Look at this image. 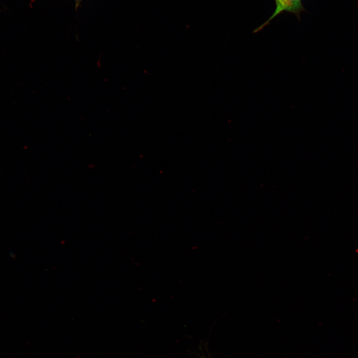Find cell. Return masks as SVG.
<instances>
[{"instance_id":"1","label":"cell","mask_w":358,"mask_h":358,"mask_svg":"<svg viewBox=\"0 0 358 358\" xmlns=\"http://www.w3.org/2000/svg\"><path fill=\"white\" fill-rule=\"evenodd\" d=\"M275 3L276 9L274 13L266 23L260 26L261 28L268 24L270 20L282 11L286 10L298 14L300 11L303 9L301 0H275Z\"/></svg>"},{"instance_id":"2","label":"cell","mask_w":358,"mask_h":358,"mask_svg":"<svg viewBox=\"0 0 358 358\" xmlns=\"http://www.w3.org/2000/svg\"><path fill=\"white\" fill-rule=\"evenodd\" d=\"M80 0H77V1H80Z\"/></svg>"}]
</instances>
